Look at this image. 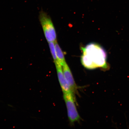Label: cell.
<instances>
[{"mask_svg": "<svg viewBox=\"0 0 129 129\" xmlns=\"http://www.w3.org/2000/svg\"><path fill=\"white\" fill-rule=\"evenodd\" d=\"M82 49L83 53L81 62L85 68L89 69L107 68V54L101 46L96 43H90Z\"/></svg>", "mask_w": 129, "mask_h": 129, "instance_id": "1", "label": "cell"}, {"mask_svg": "<svg viewBox=\"0 0 129 129\" xmlns=\"http://www.w3.org/2000/svg\"><path fill=\"white\" fill-rule=\"evenodd\" d=\"M39 19L45 38L48 43L56 41V30L49 16L46 12L42 10L39 13Z\"/></svg>", "mask_w": 129, "mask_h": 129, "instance_id": "2", "label": "cell"}, {"mask_svg": "<svg viewBox=\"0 0 129 129\" xmlns=\"http://www.w3.org/2000/svg\"><path fill=\"white\" fill-rule=\"evenodd\" d=\"M63 98L67 106L68 116L71 123L80 120V117L77 110L75 103V96L72 93H63Z\"/></svg>", "mask_w": 129, "mask_h": 129, "instance_id": "3", "label": "cell"}, {"mask_svg": "<svg viewBox=\"0 0 129 129\" xmlns=\"http://www.w3.org/2000/svg\"><path fill=\"white\" fill-rule=\"evenodd\" d=\"M55 64L57 72L58 79L63 92V93H72L64 77L62 66L59 63L58 61L55 63Z\"/></svg>", "mask_w": 129, "mask_h": 129, "instance_id": "4", "label": "cell"}, {"mask_svg": "<svg viewBox=\"0 0 129 129\" xmlns=\"http://www.w3.org/2000/svg\"><path fill=\"white\" fill-rule=\"evenodd\" d=\"M62 67L63 71L68 83L71 90L73 94L75 96L77 91V86L70 68L67 62Z\"/></svg>", "mask_w": 129, "mask_h": 129, "instance_id": "5", "label": "cell"}, {"mask_svg": "<svg viewBox=\"0 0 129 129\" xmlns=\"http://www.w3.org/2000/svg\"><path fill=\"white\" fill-rule=\"evenodd\" d=\"M54 43L58 60L62 67L66 62L63 53L57 41L54 42Z\"/></svg>", "mask_w": 129, "mask_h": 129, "instance_id": "6", "label": "cell"}, {"mask_svg": "<svg viewBox=\"0 0 129 129\" xmlns=\"http://www.w3.org/2000/svg\"><path fill=\"white\" fill-rule=\"evenodd\" d=\"M50 50L52 56L54 63L58 61L56 56L55 48L54 42L48 43Z\"/></svg>", "mask_w": 129, "mask_h": 129, "instance_id": "7", "label": "cell"}]
</instances>
